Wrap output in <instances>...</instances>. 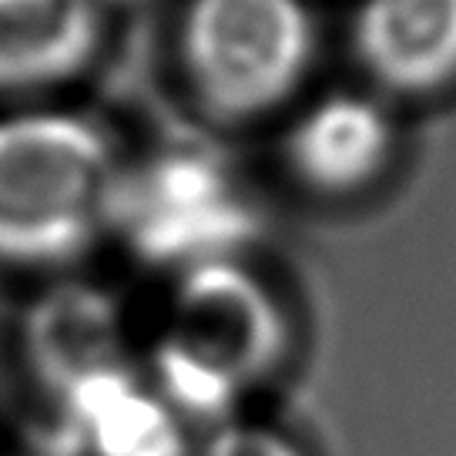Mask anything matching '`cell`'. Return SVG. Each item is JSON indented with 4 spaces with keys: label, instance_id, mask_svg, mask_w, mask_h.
<instances>
[{
    "label": "cell",
    "instance_id": "cell-1",
    "mask_svg": "<svg viewBox=\"0 0 456 456\" xmlns=\"http://www.w3.org/2000/svg\"><path fill=\"white\" fill-rule=\"evenodd\" d=\"M128 161L101 121L68 108L0 111V265L64 269L111 235Z\"/></svg>",
    "mask_w": 456,
    "mask_h": 456
},
{
    "label": "cell",
    "instance_id": "cell-2",
    "mask_svg": "<svg viewBox=\"0 0 456 456\" xmlns=\"http://www.w3.org/2000/svg\"><path fill=\"white\" fill-rule=\"evenodd\" d=\"M305 0H188L178 24L182 74L218 121H256L282 108L315 61Z\"/></svg>",
    "mask_w": 456,
    "mask_h": 456
},
{
    "label": "cell",
    "instance_id": "cell-3",
    "mask_svg": "<svg viewBox=\"0 0 456 456\" xmlns=\"http://www.w3.org/2000/svg\"><path fill=\"white\" fill-rule=\"evenodd\" d=\"M252 232L256 212L212 151L168 148L128 161L114 199L111 235L144 265L178 275L191 265L235 258Z\"/></svg>",
    "mask_w": 456,
    "mask_h": 456
},
{
    "label": "cell",
    "instance_id": "cell-4",
    "mask_svg": "<svg viewBox=\"0 0 456 456\" xmlns=\"http://www.w3.org/2000/svg\"><path fill=\"white\" fill-rule=\"evenodd\" d=\"M155 346L245 389L279 359L285 322L272 292L252 272L235 258H218L175 275Z\"/></svg>",
    "mask_w": 456,
    "mask_h": 456
},
{
    "label": "cell",
    "instance_id": "cell-5",
    "mask_svg": "<svg viewBox=\"0 0 456 456\" xmlns=\"http://www.w3.org/2000/svg\"><path fill=\"white\" fill-rule=\"evenodd\" d=\"M64 456H188V423L138 366H121L51 396Z\"/></svg>",
    "mask_w": 456,
    "mask_h": 456
},
{
    "label": "cell",
    "instance_id": "cell-6",
    "mask_svg": "<svg viewBox=\"0 0 456 456\" xmlns=\"http://www.w3.org/2000/svg\"><path fill=\"white\" fill-rule=\"evenodd\" d=\"M24 359L47 399L108 370L134 366L128 319L108 289L81 279L47 285L28 305Z\"/></svg>",
    "mask_w": 456,
    "mask_h": 456
},
{
    "label": "cell",
    "instance_id": "cell-7",
    "mask_svg": "<svg viewBox=\"0 0 456 456\" xmlns=\"http://www.w3.org/2000/svg\"><path fill=\"white\" fill-rule=\"evenodd\" d=\"M353 57L389 94H429L456 81V0H359Z\"/></svg>",
    "mask_w": 456,
    "mask_h": 456
},
{
    "label": "cell",
    "instance_id": "cell-8",
    "mask_svg": "<svg viewBox=\"0 0 456 456\" xmlns=\"http://www.w3.org/2000/svg\"><path fill=\"white\" fill-rule=\"evenodd\" d=\"M393 144V118L379 101L336 91L313 101L289 125L282 158L309 191L349 195L379 178Z\"/></svg>",
    "mask_w": 456,
    "mask_h": 456
},
{
    "label": "cell",
    "instance_id": "cell-9",
    "mask_svg": "<svg viewBox=\"0 0 456 456\" xmlns=\"http://www.w3.org/2000/svg\"><path fill=\"white\" fill-rule=\"evenodd\" d=\"M104 30V0H0V98L74 81L101 54Z\"/></svg>",
    "mask_w": 456,
    "mask_h": 456
},
{
    "label": "cell",
    "instance_id": "cell-10",
    "mask_svg": "<svg viewBox=\"0 0 456 456\" xmlns=\"http://www.w3.org/2000/svg\"><path fill=\"white\" fill-rule=\"evenodd\" d=\"M201 456H299V450L262 427L225 423L212 433Z\"/></svg>",
    "mask_w": 456,
    "mask_h": 456
}]
</instances>
